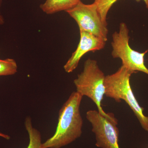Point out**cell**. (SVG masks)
I'll return each mask as SVG.
<instances>
[{"mask_svg":"<svg viewBox=\"0 0 148 148\" xmlns=\"http://www.w3.org/2000/svg\"><path fill=\"white\" fill-rule=\"evenodd\" d=\"M83 97L77 91L72 92L59 111L55 133L42 143L41 148H61L81 136L83 120L80 107Z\"/></svg>","mask_w":148,"mask_h":148,"instance_id":"1","label":"cell"},{"mask_svg":"<svg viewBox=\"0 0 148 148\" xmlns=\"http://www.w3.org/2000/svg\"><path fill=\"white\" fill-rule=\"evenodd\" d=\"M134 73L121 66L115 73L106 76L105 95L117 103H120L121 100L125 101L143 129L148 132V116L144 114V108L138 103L130 86V77Z\"/></svg>","mask_w":148,"mask_h":148,"instance_id":"2","label":"cell"},{"mask_svg":"<svg viewBox=\"0 0 148 148\" xmlns=\"http://www.w3.org/2000/svg\"><path fill=\"white\" fill-rule=\"evenodd\" d=\"M105 77L106 76L97 61L89 58L84 62L82 71L74 80V84L77 92L92 100L103 116L113 121H118L113 114L106 113L101 106L105 95Z\"/></svg>","mask_w":148,"mask_h":148,"instance_id":"3","label":"cell"},{"mask_svg":"<svg viewBox=\"0 0 148 148\" xmlns=\"http://www.w3.org/2000/svg\"><path fill=\"white\" fill-rule=\"evenodd\" d=\"M129 34L127 25L122 22L119 32H114L112 35V56L120 59L122 66L133 73L141 72L148 75V69L144 60L147 51L141 53L132 49L129 45Z\"/></svg>","mask_w":148,"mask_h":148,"instance_id":"4","label":"cell"},{"mask_svg":"<svg viewBox=\"0 0 148 148\" xmlns=\"http://www.w3.org/2000/svg\"><path fill=\"white\" fill-rule=\"evenodd\" d=\"M66 12L77 22L79 31L88 32L107 41L108 24L102 20L95 3L85 4L80 1L75 6Z\"/></svg>","mask_w":148,"mask_h":148,"instance_id":"5","label":"cell"},{"mask_svg":"<svg viewBox=\"0 0 148 148\" xmlns=\"http://www.w3.org/2000/svg\"><path fill=\"white\" fill-rule=\"evenodd\" d=\"M86 117L92 126L97 147L120 148L119 130L116 126L118 121L108 119L95 110L87 111Z\"/></svg>","mask_w":148,"mask_h":148,"instance_id":"6","label":"cell"},{"mask_svg":"<svg viewBox=\"0 0 148 148\" xmlns=\"http://www.w3.org/2000/svg\"><path fill=\"white\" fill-rule=\"evenodd\" d=\"M79 32L80 38L77 47L64 66L65 71L69 73L77 69L81 59L86 53L101 50L106 45V42L100 38L88 32Z\"/></svg>","mask_w":148,"mask_h":148,"instance_id":"7","label":"cell"},{"mask_svg":"<svg viewBox=\"0 0 148 148\" xmlns=\"http://www.w3.org/2000/svg\"><path fill=\"white\" fill-rule=\"evenodd\" d=\"M81 0H46L40 5V8L44 13L52 14L62 11L73 8Z\"/></svg>","mask_w":148,"mask_h":148,"instance_id":"8","label":"cell"},{"mask_svg":"<svg viewBox=\"0 0 148 148\" xmlns=\"http://www.w3.org/2000/svg\"><path fill=\"white\" fill-rule=\"evenodd\" d=\"M24 124L29 138V144L27 148H41L42 143L40 132L33 127L30 116L26 118Z\"/></svg>","mask_w":148,"mask_h":148,"instance_id":"9","label":"cell"},{"mask_svg":"<svg viewBox=\"0 0 148 148\" xmlns=\"http://www.w3.org/2000/svg\"><path fill=\"white\" fill-rule=\"evenodd\" d=\"M118 0H94L98 8V12L101 15L102 20L105 24H107V16L109 11L112 6ZM140 1L141 0H136ZM145 4L146 7L148 8V0H143Z\"/></svg>","mask_w":148,"mask_h":148,"instance_id":"10","label":"cell"},{"mask_svg":"<svg viewBox=\"0 0 148 148\" xmlns=\"http://www.w3.org/2000/svg\"><path fill=\"white\" fill-rule=\"evenodd\" d=\"M17 71V65L12 58L0 59V76L12 75Z\"/></svg>","mask_w":148,"mask_h":148,"instance_id":"11","label":"cell"},{"mask_svg":"<svg viewBox=\"0 0 148 148\" xmlns=\"http://www.w3.org/2000/svg\"><path fill=\"white\" fill-rule=\"evenodd\" d=\"M3 0H0V8H1V6L2 4ZM5 20L3 17L2 14H1V12H0V25H3L4 24Z\"/></svg>","mask_w":148,"mask_h":148,"instance_id":"12","label":"cell"},{"mask_svg":"<svg viewBox=\"0 0 148 148\" xmlns=\"http://www.w3.org/2000/svg\"><path fill=\"white\" fill-rule=\"evenodd\" d=\"M0 137H2V138H5L6 140H9L10 139V137L9 135L3 134V133H1V132H0Z\"/></svg>","mask_w":148,"mask_h":148,"instance_id":"13","label":"cell"}]
</instances>
